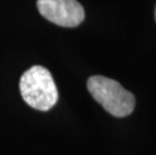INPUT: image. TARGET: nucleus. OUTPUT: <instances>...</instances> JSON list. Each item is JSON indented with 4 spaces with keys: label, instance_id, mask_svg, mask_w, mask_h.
I'll use <instances>...</instances> for the list:
<instances>
[{
    "label": "nucleus",
    "instance_id": "f03ea898",
    "mask_svg": "<svg viewBox=\"0 0 156 155\" xmlns=\"http://www.w3.org/2000/svg\"><path fill=\"white\" fill-rule=\"evenodd\" d=\"M88 90L106 111L115 117H126L135 108V97L112 79L93 76L88 80Z\"/></svg>",
    "mask_w": 156,
    "mask_h": 155
},
{
    "label": "nucleus",
    "instance_id": "7ed1b4c3",
    "mask_svg": "<svg viewBox=\"0 0 156 155\" xmlns=\"http://www.w3.org/2000/svg\"><path fill=\"white\" fill-rule=\"evenodd\" d=\"M41 14L52 23L64 27H75L85 18L83 6L77 0H37Z\"/></svg>",
    "mask_w": 156,
    "mask_h": 155
},
{
    "label": "nucleus",
    "instance_id": "f257e3e1",
    "mask_svg": "<svg viewBox=\"0 0 156 155\" xmlns=\"http://www.w3.org/2000/svg\"><path fill=\"white\" fill-rule=\"evenodd\" d=\"M19 89L26 104L36 110L48 111L58 102V94L54 78L41 65H34L23 72Z\"/></svg>",
    "mask_w": 156,
    "mask_h": 155
},
{
    "label": "nucleus",
    "instance_id": "20e7f679",
    "mask_svg": "<svg viewBox=\"0 0 156 155\" xmlns=\"http://www.w3.org/2000/svg\"><path fill=\"white\" fill-rule=\"evenodd\" d=\"M155 19H156V8H155Z\"/></svg>",
    "mask_w": 156,
    "mask_h": 155
}]
</instances>
